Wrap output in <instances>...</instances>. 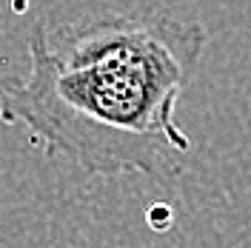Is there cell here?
<instances>
[{"instance_id":"obj_1","label":"cell","mask_w":251,"mask_h":248,"mask_svg":"<svg viewBox=\"0 0 251 248\" xmlns=\"http://www.w3.org/2000/svg\"><path fill=\"white\" fill-rule=\"evenodd\" d=\"M197 20L106 15L29 34V74L0 83V120L89 174L180 177L191 140L177 106L203 57Z\"/></svg>"}]
</instances>
